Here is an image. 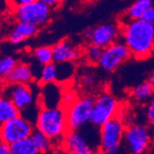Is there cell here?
Here are the masks:
<instances>
[{"label": "cell", "instance_id": "1", "mask_svg": "<svg viewBox=\"0 0 154 154\" xmlns=\"http://www.w3.org/2000/svg\"><path fill=\"white\" fill-rule=\"evenodd\" d=\"M121 40L128 47L132 57L146 59L154 52V25L141 20H125L120 24Z\"/></svg>", "mask_w": 154, "mask_h": 154}, {"label": "cell", "instance_id": "2", "mask_svg": "<svg viewBox=\"0 0 154 154\" xmlns=\"http://www.w3.org/2000/svg\"><path fill=\"white\" fill-rule=\"evenodd\" d=\"M34 127L51 139L54 147L61 148L64 137L69 130L66 109L61 106L41 107Z\"/></svg>", "mask_w": 154, "mask_h": 154}, {"label": "cell", "instance_id": "3", "mask_svg": "<svg viewBox=\"0 0 154 154\" xmlns=\"http://www.w3.org/2000/svg\"><path fill=\"white\" fill-rule=\"evenodd\" d=\"M127 125L116 116L99 128V152L116 154L123 148Z\"/></svg>", "mask_w": 154, "mask_h": 154}, {"label": "cell", "instance_id": "4", "mask_svg": "<svg viewBox=\"0 0 154 154\" xmlns=\"http://www.w3.org/2000/svg\"><path fill=\"white\" fill-rule=\"evenodd\" d=\"M150 129L144 124H130L127 125L124 135L123 149L128 153L142 154L152 147Z\"/></svg>", "mask_w": 154, "mask_h": 154}, {"label": "cell", "instance_id": "5", "mask_svg": "<svg viewBox=\"0 0 154 154\" xmlns=\"http://www.w3.org/2000/svg\"><path fill=\"white\" fill-rule=\"evenodd\" d=\"M95 97L91 94L77 97L66 109L69 129H79L91 122Z\"/></svg>", "mask_w": 154, "mask_h": 154}, {"label": "cell", "instance_id": "6", "mask_svg": "<svg viewBox=\"0 0 154 154\" xmlns=\"http://www.w3.org/2000/svg\"><path fill=\"white\" fill-rule=\"evenodd\" d=\"M120 104L110 92H102L95 97L90 124L99 128L108 120L118 116Z\"/></svg>", "mask_w": 154, "mask_h": 154}, {"label": "cell", "instance_id": "7", "mask_svg": "<svg viewBox=\"0 0 154 154\" xmlns=\"http://www.w3.org/2000/svg\"><path fill=\"white\" fill-rule=\"evenodd\" d=\"M51 9L48 5L36 0L14 8V18L18 22H28L37 27L45 26L51 19Z\"/></svg>", "mask_w": 154, "mask_h": 154}, {"label": "cell", "instance_id": "8", "mask_svg": "<svg viewBox=\"0 0 154 154\" xmlns=\"http://www.w3.org/2000/svg\"><path fill=\"white\" fill-rule=\"evenodd\" d=\"M132 57L131 53L123 40H117L103 48L99 66L107 72H113Z\"/></svg>", "mask_w": 154, "mask_h": 154}, {"label": "cell", "instance_id": "9", "mask_svg": "<svg viewBox=\"0 0 154 154\" xmlns=\"http://www.w3.org/2000/svg\"><path fill=\"white\" fill-rule=\"evenodd\" d=\"M34 128L30 120L20 115L0 125V134L5 142L12 144L20 139L31 137Z\"/></svg>", "mask_w": 154, "mask_h": 154}, {"label": "cell", "instance_id": "10", "mask_svg": "<svg viewBox=\"0 0 154 154\" xmlns=\"http://www.w3.org/2000/svg\"><path fill=\"white\" fill-rule=\"evenodd\" d=\"M61 148L71 154H92L99 151L88 137L84 127L79 129H69L64 137Z\"/></svg>", "mask_w": 154, "mask_h": 154}, {"label": "cell", "instance_id": "11", "mask_svg": "<svg viewBox=\"0 0 154 154\" xmlns=\"http://www.w3.org/2000/svg\"><path fill=\"white\" fill-rule=\"evenodd\" d=\"M2 94L15 104L20 113L29 110L34 103V95L30 84L7 83Z\"/></svg>", "mask_w": 154, "mask_h": 154}, {"label": "cell", "instance_id": "12", "mask_svg": "<svg viewBox=\"0 0 154 154\" xmlns=\"http://www.w3.org/2000/svg\"><path fill=\"white\" fill-rule=\"evenodd\" d=\"M120 37V25L115 23H103L94 27L90 42L103 49L119 40Z\"/></svg>", "mask_w": 154, "mask_h": 154}, {"label": "cell", "instance_id": "13", "mask_svg": "<svg viewBox=\"0 0 154 154\" xmlns=\"http://www.w3.org/2000/svg\"><path fill=\"white\" fill-rule=\"evenodd\" d=\"M53 47L54 62H74L80 55V52L77 45L68 39H63L55 44Z\"/></svg>", "mask_w": 154, "mask_h": 154}, {"label": "cell", "instance_id": "14", "mask_svg": "<svg viewBox=\"0 0 154 154\" xmlns=\"http://www.w3.org/2000/svg\"><path fill=\"white\" fill-rule=\"evenodd\" d=\"M34 79L32 67L25 63H17L12 70L5 78L7 83L31 84Z\"/></svg>", "mask_w": 154, "mask_h": 154}, {"label": "cell", "instance_id": "15", "mask_svg": "<svg viewBox=\"0 0 154 154\" xmlns=\"http://www.w3.org/2000/svg\"><path fill=\"white\" fill-rule=\"evenodd\" d=\"M131 98L138 103H148L154 96V90L149 84L148 81L139 83L138 85L132 88L130 91Z\"/></svg>", "mask_w": 154, "mask_h": 154}, {"label": "cell", "instance_id": "16", "mask_svg": "<svg viewBox=\"0 0 154 154\" xmlns=\"http://www.w3.org/2000/svg\"><path fill=\"white\" fill-rule=\"evenodd\" d=\"M20 115V110L5 95H0V125Z\"/></svg>", "mask_w": 154, "mask_h": 154}, {"label": "cell", "instance_id": "17", "mask_svg": "<svg viewBox=\"0 0 154 154\" xmlns=\"http://www.w3.org/2000/svg\"><path fill=\"white\" fill-rule=\"evenodd\" d=\"M44 90L43 92L44 98L43 99V106L44 107H54V106H59L57 105L58 99H63V96H61L58 92V86L55 84V82L46 83L44 84Z\"/></svg>", "mask_w": 154, "mask_h": 154}, {"label": "cell", "instance_id": "18", "mask_svg": "<svg viewBox=\"0 0 154 154\" xmlns=\"http://www.w3.org/2000/svg\"><path fill=\"white\" fill-rule=\"evenodd\" d=\"M152 7V0H136L125 13V20H140L143 13Z\"/></svg>", "mask_w": 154, "mask_h": 154}, {"label": "cell", "instance_id": "19", "mask_svg": "<svg viewBox=\"0 0 154 154\" xmlns=\"http://www.w3.org/2000/svg\"><path fill=\"white\" fill-rule=\"evenodd\" d=\"M38 150L31 137L10 144V154H37Z\"/></svg>", "mask_w": 154, "mask_h": 154}, {"label": "cell", "instance_id": "20", "mask_svg": "<svg viewBox=\"0 0 154 154\" xmlns=\"http://www.w3.org/2000/svg\"><path fill=\"white\" fill-rule=\"evenodd\" d=\"M31 137L38 150V153L50 152L52 150V149L54 148V144L51 139L46 135L37 130L36 128L33 130Z\"/></svg>", "mask_w": 154, "mask_h": 154}, {"label": "cell", "instance_id": "21", "mask_svg": "<svg viewBox=\"0 0 154 154\" xmlns=\"http://www.w3.org/2000/svg\"><path fill=\"white\" fill-rule=\"evenodd\" d=\"M40 81L42 84L52 83L57 81V63L52 62L46 65H44L41 69L40 73Z\"/></svg>", "mask_w": 154, "mask_h": 154}, {"label": "cell", "instance_id": "22", "mask_svg": "<svg viewBox=\"0 0 154 154\" xmlns=\"http://www.w3.org/2000/svg\"><path fill=\"white\" fill-rule=\"evenodd\" d=\"M103 48L93 44H90L84 50L83 55L85 61L90 65H99V61L101 59L102 54H103Z\"/></svg>", "mask_w": 154, "mask_h": 154}, {"label": "cell", "instance_id": "23", "mask_svg": "<svg viewBox=\"0 0 154 154\" xmlns=\"http://www.w3.org/2000/svg\"><path fill=\"white\" fill-rule=\"evenodd\" d=\"M33 55L37 62L42 66L54 62L53 47L51 46L45 45L36 48L33 52Z\"/></svg>", "mask_w": 154, "mask_h": 154}, {"label": "cell", "instance_id": "24", "mask_svg": "<svg viewBox=\"0 0 154 154\" xmlns=\"http://www.w3.org/2000/svg\"><path fill=\"white\" fill-rule=\"evenodd\" d=\"M57 81L66 80L72 77L74 73L73 62L57 63Z\"/></svg>", "mask_w": 154, "mask_h": 154}, {"label": "cell", "instance_id": "25", "mask_svg": "<svg viewBox=\"0 0 154 154\" xmlns=\"http://www.w3.org/2000/svg\"><path fill=\"white\" fill-rule=\"evenodd\" d=\"M14 30H16L17 32L21 33L27 39V38L34 36L38 32L39 27L32 23H28V22H18Z\"/></svg>", "mask_w": 154, "mask_h": 154}, {"label": "cell", "instance_id": "26", "mask_svg": "<svg viewBox=\"0 0 154 154\" xmlns=\"http://www.w3.org/2000/svg\"><path fill=\"white\" fill-rule=\"evenodd\" d=\"M17 63V60L12 57H0V78L5 79Z\"/></svg>", "mask_w": 154, "mask_h": 154}, {"label": "cell", "instance_id": "27", "mask_svg": "<svg viewBox=\"0 0 154 154\" xmlns=\"http://www.w3.org/2000/svg\"><path fill=\"white\" fill-rule=\"evenodd\" d=\"M145 116L149 124L154 123V96L152 99L147 103L145 110Z\"/></svg>", "mask_w": 154, "mask_h": 154}, {"label": "cell", "instance_id": "28", "mask_svg": "<svg viewBox=\"0 0 154 154\" xmlns=\"http://www.w3.org/2000/svg\"><path fill=\"white\" fill-rule=\"evenodd\" d=\"M8 40L13 45H19V44L22 43V42H24L26 40V38L21 33L17 32L16 30H14L13 32H11L9 33V35L8 37Z\"/></svg>", "mask_w": 154, "mask_h": 154}, {"label": "cell", "instance_id": "29", "mask_svg": "<svg viewBox=\"0 0 154 154\" xmlns=\"http://www.w3.org/2000/svg\"><path fill=\"white\" fill-rule=\"evenodd\" d=\"M140 20L147 22V23H149V24L154 25V8H152V7L149 8L143 13V15L140 18Z\"/></svg>", "mask_w": 154, "mask_h": 154}, {"label": "cell", "instance_id": "30", "mask_svg": "<svg viewBox=\"0 0 154 154\" xmlns=\"http://www.w3.org/2000/svg\"><path fill=\"white\" fill-rule=\"evenodd\" d=\"M95 84V79L91 74L84 75L81 79V85L85 88H91Z\"/></svg>", "mask_w": 154, "mask_h": 154}, {"label": "cell", "instance_id": "31", "mask_svg": "<svg viewBox=\"0 0 154 154\" xmlns=\"http://www.w3.org/2000/svg\"><path fill=\"white\" fill-rule=\"evenodd\" d=\"M33 1H36V0H7V3L12 9H14L20 6L29 4Z\"/></svg>", "mask_w": 154, "mask_h": 154}, {"label": "cell", "instance_id": "32", "mask_svg": "<svg viewBox=\"0 0 154 154\" xmlns=\"http://www.w3.org/2000/svg\"><path fill=\"white\" fill-rule=\"evenodd\" d=\"M76 96H75V94H74V92L73 91H66V92H65V94L63 95V101L66 103V104L67 105V104H69L70 103H72L75 99H76Z\"/></svg>", "mask_w": 154, "mask_h": 154}, {"label": "cell", "instance_id": "33", "mask_svg": "<svg viewBox=\"0 0 154 154\" xmlns=\"http://www.w3.org/2000/svg\"><path fill=\"white\" fill-rule=\"evenodd\" d=\"M41 1L48 5L52 8H58L63 3L64 0H41Z\"/></svg>", "mask_w": 154, "mask_h": 154}, {"label": "cell", "instance_id": "34", "mask_svg": "<svg viewBox=\"0 0 154 154\" xmlns=\"http://www.w3.org/2000/svg\"><path fill=\"white\" fill-rule=\"evenodd\" d=\"M0 154H10V144L5 141L0 143Z\"/></svg>", "mask_w": 154, "mask_h": 154}, {"label": "cell", "instance_id": "35", "mask_svg": "<svg viewBox=\"0 0 154 154\" xmlns=\"http://www.w3.org/2000/svg\"><path fill=\"white\" fill-rule=\"evenodd\" d=\"M93 29H94V27H88L87 29H86L85 31H84V32H83L84 38L90 41L91 37V35H92V33H93Z\"/></svg>", "mask_w": 154, "mask_h": 154}, {"label": "cell", "instance_id": "36", "mask_svg": "<svg viewBox=\"0 0 154 154\" xmlns=\"http://www.w3.org/2000/svg\"><path fill=\"white\" fill-rule=\"evenodd\" d=\"M147 81L149 82V84L151 86V88L154 90V71H153V72L149 76V78H148Z\"/></svg>", "mask_w": 154, "mask_h": 154}, {"label": "cell", "instance_id": "37", "mask_svg": "<svg viewBox=\"0 0 154 154\" xmlns=\"http://www.w3.org/2000/svg\"><path fill=\"white\" fill-rule=\"evenodd\" d=\"M150 135H151V140H152V145L154 146V123L150 125Z\"/></svg>", "mask_w": 154, "mask_h": 154}, {"label": "cell", "instance_id": "38", "mask_svg": "<svg viewBox=\"0 0 154 154\" xmlns=\"http://www.w3.org/2000/svg\"><path fill=\"white\" fill-rule=\"evenodd\" d=\"M4 140H3V138H2V136H1V134H0V143L1 142H3Z\"/></svg>", "mask_w": 154, "mask_h": 154}]
</instances>
